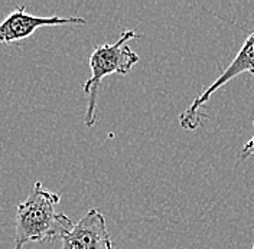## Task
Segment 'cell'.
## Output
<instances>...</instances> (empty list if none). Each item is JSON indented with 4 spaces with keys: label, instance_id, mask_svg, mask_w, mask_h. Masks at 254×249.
<instances>
[{
    "label": "cell",
    "instance_id": "cell-2",
    "mask_svg": "<svg viewBox=\"0 0 254 249\" xmlns=\"http://www.w3.org/2000/svg\"><path fill=\"white\" fill-rule=\"evenodd\" d=\"M137 38H140V35L128 29L122 32L117 42L104 44L94 48L88 61L91 69V78L87 79V82L84 84V93L88 98L87 111L84 115V123L87 127H93L95 124L97 98L101 81L111 74L126 75L139 62V55L127 45L128 41Z\"/></svg>",
    "mask_w": 254,
    "mask_h": 249
},
{
    "label": "cell",
    "instance_id": "cell-1",
    "mask_svg": "<svg viewBox=\"0 0 254 249\" xmlns=\"http://www.w3.org/2000/svg\"><path fill=\"white\" fill-rule=\"evenodd\" d=\"M61 195L47 190L35 182L31 195L16 207L13 249H23L29 242L63 239L74 228V222L65 213L57 212Z\"/></svg>",
    "mask_w": 254,
    "mask_h": 249
},
{
    "label": "cell",
    "instance_id": "cell-7",
    "mask_svg": "<svg viewBox=\"0 0 254 249\" xmlns=\"http://www.w3.org/2000/svg\"><path fill=\"white\" fill-rule=\"evenodd\" d=\"M252 249H254V245H253V248H252Z\"/></svg>",
    "mask_w": 254,
    "mask_h": 249
},
{
    "label": "cell",
    "instance_id": "cell-4",
    "mask_svg": "<svg viewBox=\"0 0 254 249\" xmlns=\"http://www.w3.org/2000/svg\"><path fill=\"white\" fill-rule=\"evenodd\" d=\"M84 17L71 16H33L26 13V6H17L0 22V44H15L32 36L39 28L85 25Z\"/></svg>",
    "mask_w": 254,
    "mask_h": 249
},
{
    "label": "cell",
    "instance_id": "cell-6",
    "mask_svg": "<svg viewBox=\"0 0 254 249\" xmlns=\"http://www.w3.org/2000/svg\"><path fill=\"white\" fill-rule=\"evenodd\" d=\"M250 156H254V136H253V139L249 141V143H246V146L243 147L241 154H240V161L246 160L247 157H250Z\"/></svg>",
    "mask_w": 254,
    "mask_h": 249
},
{
    "label": "cell",
    "instance_id": "cell-5",
    "mask_svg": "<svg viewBox=\"0 0 254 249\" xmlns=\"http://www.w3.org/2000/svg\"><path fill=\"white\" fill-rule=\"evenodd\" d=\"M61 249H114L104 215L90 209L61 239Z\"/></svg>",
    "mask_w": 254,
    "mask_h": 249
},
{
    "label": "cell",
    "instance_id": "cell-3",
    "mask_svg": "<svg viewBox=\"0 0 254 249\" xmlns=\"http://www.w3.org/2000/svg\"><path fill=\"white\" fill-rule=\"evenodd\" d=\"M244 72H250L254 77V31L247 36L246 42L240 48L236 58L224 69L221 75L215 79L199 97H196L193 100L190 108L181 112V115H179L181 127L185 130H195L204 124V120L206 118L205 105L208 104L209 98L212 97V94L217 93L221 87L228 84L231 79H234Z\"/></svg>",
    "mask_w": 254,
    "mask_h": 249
}]
</instances>
